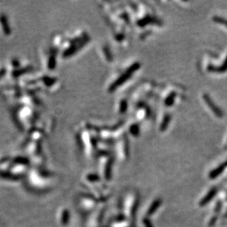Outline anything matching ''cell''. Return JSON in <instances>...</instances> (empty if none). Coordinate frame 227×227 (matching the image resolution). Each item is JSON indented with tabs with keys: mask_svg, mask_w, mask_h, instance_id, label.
I'll return each instance as SVG.
<instances>
[{
	"mask_svg": "<svg viewBox=\"0 0 227 227\" xmlns=\"http://www.w3.org/2000/svg\"><path fill=\"white\" fill-rule=\"evenodd\" d=\"M212 19H213V21L215 22H217L218 23V24H223V25L227 27V19H223L222 18V17H219V16H214Z\"/></svg>",
	"mask_w": 227,
	"mask_h": 227,
	"instance_id": "obj_9",
	"label": "cell"
},
{
	"mask_svg": "<svg viewBox=\"0 0 227 227\" xmlns=\"http://www.w3.org/2000/svg\"><path fill=\"white\" fill-rule=\"evenodd\" d=\"M208 70L209 71L212 72H218V73H222V72H225L227 70V57L226 60L224 61L223 64L220 67H214L212 66H209L208 67Z\"/></svg>",
	"mask_w": 227,
	"mask_h": 227,
	"instance_id": "obj_6",
	"label": "cell"
},
{
	"mask_svg": "<svg viewBox=\"0 0 227 227\" xmlns=\"http://www.w3.org/2000/svg\"><path fill=\"white\" fill-rule=\"evenodd\" d=\"M162 204H163V201L161 198H156L152 201V203L151 204L150 207H149L147 211L148 216H151L154 215L156 212V211L160 209V207H161Z\"/></svg>",
	"mask_w": 227,
	"mask_h": 227,
	"instance_id": "obj_4",
	"label": "cell"
},
{
	"mask_svg": "<svg viewBox=\"0 0 227 227\" xmlns=\"http://www.w3.org/2000/svg\"><path fill=\"white\" fill-rule=\"evenodd\" d=\"M218 193V188L216 187H212L206 193V194L201 198L198 201V207H203L205 205H208L209 202L212 201L215 198V196Z\"/></svg>",
	"mask_w": 227,
	"mask_h": 227,
	"instance_id": "obj_2",
	"label": "cell"
},
{
	"mask_svg": "<svg viewBox=\"0 0 227 227\" xmlns=\"http://www.w3.org/2000/svg\"><path fill=\"white\" fill-rule=\"evenodd\" d=\"M176 96H177V94H175V93L173 92L166 98V99H165V104L167 107H170L173 105V103L174 101V98H175Z\"/></svg>",
	"mask_w": 227,
	"mask_h": 227,
	"instance_id": "obj_7",
	"label": "cell"
},
{
	"mask_svg": "<svg viewBox=\"0 0 227 227\" xmlns=\"http://www.w3.org/2000/svg\"><path fill=\"white\" fill-rule=\"evenodd\" d=\"M131 132L132 135H134V136H137V135L139 134V127L138 125H133L131 127Z\"/></svg>",
	"mask_w": 227,
	"mask_h": 227,
	"instance_id": "obj_10",
	"label": "cell"
},
{
	"mask_svg": "<svg viewBox=\"0 0 227 227\" xmlns=\"http://www.w3.org/2000/svg\"><path fill=\"white\" fill-rule=\"evenodd\" d=\"M203 98H204V99H205V101L207 104V105H208L209 108H210L211 110H212V112H214L215 115L218 116V117H220V118L222 117V116L223 115L222 110H221L219 107L216 106V105L213 102L212 98L209 97L207 94H204Z\"/></svg>",
	"mask_w": 227,
	"mask_h": 227,
	"instance_id": "obj_3",
	"label": "cell"
},
{
	"mask_svg": "<svg viewBox=\"0 0 227 227\" xmlns=\"http://www.w3.org/2000/svg\"><path fill=\"white\" fill-rule=\"evenodd\" d=\"M139 67H140V64H139V63H135V64H133L132 66L130 67L129 69H128L127 71L125 72L124 74L121 76L119 80L116 81L115 83H114V85L112 86V90L115 89V88L118 87V86L121 85L122 83H124L125 81L129 78L130 76L132 74V73H134L136 70L138 69Z\"/></svg>",
	"mask_w": 227,
	"mask_h": 227,
	"instance_id": "obj_1",
	"label": "cell"
},
{
	"mask_svg": "<svg viewBox=\"0 0 227 227\" xmlns=\"http://www.w3.org/2000/svg\"><path fill=\"white\" fill-rule=\"evenodd\" d=\"M170 121V115H165L164 119H163V122H162V124L160 126L161 131H165V130L166 129L167 126H168V124H169Z\"/></svg>",
	"mask_w": 227,
	"mask_h": 227,
	"instance_id": "obj_8",
	"label": "cell"
},
{
	"mask_svg": "<svg viewBox=\"0 0 227 227\" xmlns=\"http://www.w3.org/2000/svg\"><path fill=\"white\" fill-rule=\"evenodd\" d=\"M226 167L227 161L225 162L224 163H223V164H221V165H219L218 168H215L214 170H212L209 174V178L210 179H214L217 178L218 176L221 175V174L224 171V170L226 169Z\"/></svg>",
	"mask_w": 227,
	"mask_h": 227,
	"instance_id": "obj_5",
	"label": "cell"
}]
</instances>
